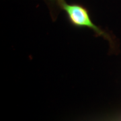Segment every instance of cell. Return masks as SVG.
I'll use <instances>...</instances> for the list:
<instances>
[{
  "label": "cell",
  "mask_w": 121,
  "mask_h": 121,
  "mask_svg": "<svg viewBox=\"0 0 121 121\" xmlns=\"http://www.w3.org/2000/svg\"><path fill=\"white\" fill-rule=\"evenodd\" d=\"M60 6L67 14L70 22L73 26L78 27H86L94 30L99 36H102L105 39L110 40L109 36L99 27L95 26L91 21L86 9L79 5L67 4L63 0L60 3Z\"/></svg>",
  "instance_id": "6da1fadb"
},
{
  "label": "cell",
  "mask_w": 121,
  "mask_h": 121,
  "mask_svg": "<svg viewBox=\"0 0 121 121\" xmlns=\"http://www.w3.org/2000/svg\"><path fill=\"white\" fill-rule=\"evenodd\" d=\"M57 1H59V4H60V2H61V1H63V0H57Z\"/></svg>",
  "instance_id": "7a4b0ae2"
}]
</instances>
